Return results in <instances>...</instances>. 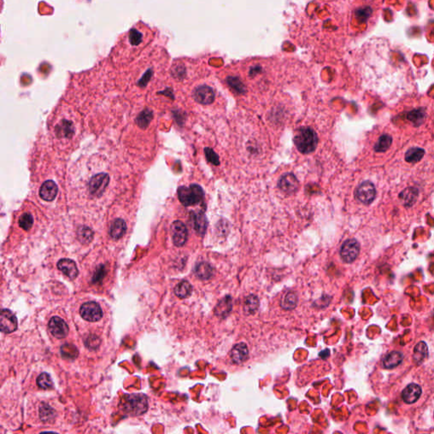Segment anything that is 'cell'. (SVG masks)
Instances as JSON below:
<instances>
[{"instance_id": "cell-1", "label": "cell", "mask_w": 434, "mask_h": 434, "mask_svg": "<svg viewBox=\"0 0 434 434\" xmlns=\"http://www.w3.org/2000/svg\"><path fill=\"white\" fill-rule=\"evenodd\" d=\"M143 26H137L132 28L128 32L127 35L124 37L122 40V45L124 49L122 50L125 57L129 56L132 58V55H135L141 52L143 47H145L151 39L152 33L147 28H143Z\"/></svg>"}, {"instance_id": "cell-2", "label": "cell", "mask_w": 434, "mask_h": 434, "mask_svg": "<svg viewBox=\"0 0 434 434\" xmlns=\"http://www.w3.org/2000/svg\"><path fill=\"white\" fill-rule=\"evenodd\" d=\"M121 409L130 416L143 415L148 410V398L143 393H129L124 395Z\"/></svg>"}, {"instance_id": "cell-3", "label": "cell", "mask_w": 434, "mask_h": 434, "mask_svg": "<svg viewBox=\"0 0 434 434\" xmlns=\"http://www.w3.org/2000/svg\"><path fill=\"white\" fill-rule=\"evenodd\" d=\"M294 143L299 151L302 154H310L315 151L318 137L316 132L310 127H302L298 130L294 137Z\"/></svg>"}, {"instance_id": "cell-4", "label": "cell", "mask_w": 434, "mask_h": 434, "mask_svg": "<svg viewBox=\"0 0 434 434\" xmlns=\"http://www.w3.org/2000/svg\"><path fill=\"white\" fill-rule=\"evenodd\" d=\"M178 198L184 206H192L200 203L204 197L202 187L198 184L190 185L189 187L181 186L177 190Z\"/></svg>"}, {"instance_id": "cell-5", "label": "cell", "mask_w": 434, "mask_h": 434, "mask_svg": "<svg viewBox=\"0 0 434 434\" xmlns=\"http://www.w3.org/2000/svg\"><path fill=\"white\" fill-rule=\"evenodd\" d=\"M360 254V244L356 239H348L343 244L340 250V256L345 263H352Z\"/></svg>"}, {"instance_id": "cell-6", "label": "cell", "mask_w": 434, "mask_h": 434, "mask_svg": "<svg viewBox=\"0 0 434 434\" xmlns=\"http://www.w3.org/2000/svg\"><path fill=\"white\" fill-rule=\"evenodd\" d=\"M80 314L84 320L90 322H99L103 317L101 307L94 301L84 303L80 308Z\"/></svg>"}, {"instance_id": "cell-7", "label": "cell", "mask_w": 434, "mask_h": 434, "mask_svg": "<svg viewBox=\"0 0 434 434\" xmlns=\"http://www.w3.org/2000/svg\"><path fill=\"white\" fill-rule=\"evenodd\" d=\"M376 188L371 181H363L355 191V198L364 204H370L376 197Z\"/></svg>"}, {"instance_id": "cell-8", "label": "cell", "mask_w": 434, "mask_h": 434, "mask_svg": "<svg viewBox=\"0 0 434 434\" xmlns=\"http://www.w3.org/2000/svg\"><path fill=\"white\" fill-rule=\"evenodd\" d=\"M110 176L107 173H99L93 176L88 183V189L92 195L100 196L107 187Z\"/></svg>"}, {"instance_id": "cell-9", "label": "cell", "mask_w": 434, "mask_h": 434, "mask_svg": "<svg viewBox=\"0 0 434 434\" xmlns=\"http://www.w3.org/2000/svg\"><path fill=\"white\" fill-rule=\"evenodd\" d=\"M18 327L17 316L12 311L5 309L0 315V329L5 333H14Z\"/></svg>"}, {"instance_id": "cell-10", "label": "cell", "mask_w": 434, "mask_h": 434, "mask_svg": "<svg viewBox=\"0 0 434 434\" xmlns=\"http://www.w3.org/2000/svg\"><path fill=\"white\" fill-rule=\"evenodd\" d=\"M49 329L55 338H65L68 335L69 333V327L63 319L60 318L58 316H55L50 319L49 322Z\"/></svg>"}, {"instance_id": "cell-11", "label": "cell", "mask_w": 434, "mask_h": 434, "mask_svg": "<svg viewBox=\"0 0 434 434\" xmlns=\"http://www.w3.org/2000/svg\"><path fill=\"white\" fill-rule=\"evenodd\" d=\"M171 234L174 245L177 247H181L186 244L187 240V229L186 226L180 221H176L171 225Z\"/></svg>"}, {"instance_id": "cell-12", "label": "cell", "mask_w": 434, "mask_h": 434, "mask_svg": "<svg viewBox=\"0 0 434 434\" xmlns=\"http://www.w3.org/2000/svg\"><path fill=\"white\" fill-rule=\"evenodd\" d=\"M193 99L201 105H210L214 100V92L209 86H198L193 91Z\"/></svg>"}, {"instance_id": "cell-13", "label": "cell", "mask_w": 434, "mask_h": 434, "mask_svg": "<svg viewBox=\"0 0 434 434\" xmlns=\"http://www.w3.org/2000/svg\"><path fill=\"white\" fill-rule=\"evenodd\" d=\"M278 187L283 192L292 194L299 189L300 184L296 176L293 173L284 174L278 181Z\"/></svg>"}, {"instance_id": "cell-14", "label": "cell", "mask_w": 434, "mask_h": 434, "mask_svg": "<svg viewBox=\"0 0 434 434\" xmlns=\"http://www.w3.org/2000/svg\"><path fill=\"white\" fill-rule=\"evenodd\" d=\"M249 358V349L245 343H240L235 345L231 351V359L237 365L245 363Z\"/></svg>"}, {"instance_id": "cell-15", "label": "cell", "mask_w": 434, "mask_h": 434, "mask_svg": "<svg viewBox=\"0 0 434 434\" xmlns=\"http://www.w3.org/2000/svg\"><path fill=\"white\" fill-rule=\"evenodd\" d=\"M421 393L420 386L415 383H410L402 392V398L406 404H413L418 400Z\"/></svg>"}, {"instance_id": "cell-16", "label": "cell", "mask_w": 434, "mask_h": 434, "mask_svg": "<svg viewBox=\"0 0 434 434\" xmlns=\"http://www.w3.org/2000/svg\"><path fill=\"white\" fill-rule=\"evenodd\" d=\"M58 269L63 272L64 274L71 278L75 279L78 276V269L74 261L70 259H62L57 264Z\"/></svg>"}, {"instance_id": "cell-17", "label": "cell", "mask_w": 434, "mask_h": 434, "mask_svg": "<svg viewBox=\"0 0 434 434\" xmlns=\"http://www.w3.org/2000/svg\"><path fill=\"white\" fill-rule=\"evenodd\" d=\"M58 192V187L55 184V181H46L42 185L39 194L44 200L52 201L55 199Z\"/></svg>"}, {"instance_id": "cell-18", "label": "cell", "mask_w": 434, "mask_h": 434, "mask_svg": "<svg viewBox=\"0 0 434 434\" xmlns=\"http://www.w3.org/2000/svg\"><path fill=\"white\" fill-rule=\"evenodd\" d=\"M192 222L193 228L198 235L203 236L207 229V219L205 214L202 212L193 213L192 214Z\"/></svg>"}, {"instance_id": "cell-19", "label": "cell", "mask_w": 434, "mask_h": 434, "mask_svg": "<svg viewBox=\"0 0 434 434\" xmlns=\"http://www.w3.org/2000/svg\"><path fill=\"white\" fill-rule=\"evenodd\" d=\"M194 274L201 280H207L214 274V268L207 262H200L194 268Z\"/></svg>"}, {"instance_id": "cell-20", "label": "cell", "mask_w": 434, "mask_h": 434, "mask_svg": "<svg viewBox=\"0 0 434 434\" xmlns=\"http://www.w3.org/2000/svg\"><path fill=\"white\" fill-rule=\"evenodd\" d=\"M233 308V302L230 296H227L221 300L214 308V314L220 317H226L230 313Z\"/></svg>"}, {"instance_id": "cell-21", "label": "cell", "mask_w": 434, "mask_h": 434, "mask_svg": "<svg viewBox=\"0 0 434 434\" xmlns=\"http://www.w3.org/2000/svg\"><path fill=\"white\" fill-rule=\"evenodd\" d=\"M126 231H127V224L121 219H116L110 226V234L112 239H121Z\"/></svg>"}, {"instance_id": "cell-22", "label": "cell", "mask_w": 434, "mask_h": 434, "mask_svg": "<svg viewBox=\"0 0 434 434\" xmlns=\"http://www.w3.org/2000/svg\"><path fill=\"white\" fill-rule=\"evenodd\" d=\"M298 295L294 291H289L284 294L281 301V306L287 311H291L298 305Z\"/></svg>"}, {"instance_id": "cell-23", "label": "cell", "mask_w": 434, "mask_h": 434, "mask_svg": "<svg viewBox=\"0 0 434 434\" xmlns=\"http://www.w3.org/2000/svg\"><path fill=\"white\" fill-rule=\"evenodd\" d=\"M259 306H260V301L258 297L251 294L245 299L244 311L246 315H253L258 310Z\"/></svg>"}, {"instance_id": "cell-24", "label": "cell", "mask_w": 434, "mask_h": 434, "mask_svg": "<svg viewBox=\"0 0 434 434\" xmlns=\"http://www.w3.org/2000/svg\"><path fill=\"white\" fill-rule=\"evenodd\" d=\"M74 132V127L69 121H62L56 127V134L59 138H71Z\"/></svg>"}, {"instance_id": "cell-25", "label": "cell", "mask_w": 434, "mask_h": 434, "mask_svg": "<svg viewBox=\"0 0 434 434\" xmlns=\"http://www.w3.org/2000/svg\"><path fill=\"white\" fill-rule=\"evenodd\" d=\"M402 360H403V355L401 353L397 351L391 352L383 360V365L385 368H394L402 362Z\"/></svg>"}, {"instance_id": "cell-26", "label": "cell", "mask_w": 434, "mask_h": 434, "mask_svg": "<svg viewBox=\"0 0 434 434\" xmlns=\"http://www.w3.org/2000/svg\"><path fill=\"white\" fill-rule=\"evenodd\" d=\"M192 287L187 281H181L174 289V293L180 299H186L192 294Z\"/></svg>"}, {"instance_id": "cell-27", "label": "cell", "mask_w": 434, "mask_h": 434, "mask_svg": "<svg viewBox=\"0 0 434 434\" xmlns=\"http://www.w3.org/2000/svg\"><path fill=\"white\" fill-rule=\"evenodd\" d=\"M425 154L422 148H409V150L405 154V160L407 162L415 163L420 161V159H422Z\"/></svg>"}, {"instance_id": "cell-28", "label": "cell", "mask_w": 434, "mask_h": 434, "mask_svg": "<svg viewBox=\"0 0 434 434\" xmlns=\"http://www.w3.org/2000/svg\"><path fill=\"white\" fill-rule=\"evenodd\" d=\"M426 356H427V346H426V344L424 342H420L419 344L415 345V349H414L413 359H414L415 362L419 364Z\"/></svg>"}, {"instance_id": "cell-29", "label": "cell", "mask_w": 434, "mask_h": 434, "mask_svg": "<svg viewBox=\"0 0 434 434\" xmlns=\"http://www.w3.org/2000/svg\"><path fill=\"white\" fill-rule=\"evenodd\" d=\"M392 142H393V139H392L391 136L387 134L382 135L375 145V150L376 152H380V153L386 152L390 147Z\"/></svg>"}, {"instance_id": "cell-30", "label": "cell", "mask_w": 434, "mask_h": 434, "mask_svg": "<svg viewBox=\"0 0 434 434\" xmlns=\"http://www.w3.org/2000/svg\"><path fill=\"white\" fill-rule=\"evenodd\" d=\"M39 415L44 422H49L55 419V410L49 404L43 403L39 408Z\"/></svg>"}, {"instance_id": "cell-31", "label": "cell", "mask_w": 434, "mask_h": 434, "mask_svg": "<svg viewBox=\"0 0 434 434\" xmlns=\"http://www.w3.org/2000/svg\"><path fill=\"white\" fill-rule=\"evenodd\" d=\"M77 238L83 245H88L94 239V233L88 227H82L78 229Z\"/></svg>"}, {"instance_id": "cell-32", "label": "cell", "mask_w": 434, "mask_h": 434, "mask_svg": "<svg viewBox=\"0 0 434 434\" xmlns=\"http://www.w3.org/2000/svg\"><path fill=\"white\" fill-rule=\"evenodd\" d=\"M152 118H153V112L151 110H145L139 114V116L136 120V122L141 128H146L148 127V124L150 123Z\"/></svg>"}, {"instance_id": "cell-33", "label": "cell", "mask_w": 434, "mask_h": 434, "mask_svg": "<svg viewBox=\"0 0 434 434\" xmlns=\"http://www.w3.org/2000/svg\"><path fill=\"white\" fill-rule=\"evenodd\" d=\"M37 384L43 389H51L54 387L52 379L48 373H42L37 379Z\"/></svg>"}, {"instance_id": "cell-34", "label": "cell", "mask_w": 434, "mask_h": 434, "mask_svg": "<svg viewBox=\"0 0 434 434\" xmlns=\"http://www.w3.org/2000/svg\"><path fill=\"white\" fill-rule=\"evenodd\" d=\"M61 351L65 358L75 359L78 355V350L72 344H64L63 346L61 347Z\"/></svg>"}, {"instance_id": "cell-35", "label": "cell", "mask_w": 434, "mask_h": 434, "mask_svg": "<svg viewBox=\"0 0 434 434\" xmlns=\"http://www.w3.org/2000/svg\"><path fill=\"white\" fill-rule=\"evenodd\" d=\"M19 225L20 227H21L23 230H25V231L30 230L31 228H32L33 225V215L29 214V213H25V214H22L21 218H20Z\"/></svg>"}, {"instance_id": "cell-36", "label": "cell", "mask_w": 434, "mask_h": 434, "mask_svg": "<svg viewBox=\"0 0 434 434\" xmlns=\"http://www.w3.org/2000/svg\"><path fill=\"white\" fill-rule=\"evenodd\" d=\"M100 344H101V340L98 336L91 334V335L88 336V338H86V347L90 350H95V349H98Z\"/></svg>"}, {"instance_id": "cell-37", "label": "cell", "mask_w": 434, "mask_h": 434, "mask_svg": "<svg viewBox=\"0 0 434 434\" xmlns=\"http://www.w3.org/2000/svg\"><path fill=\"white\" fill-rule=\"evenodd\" d=\"M228 81L229 85L231 86L232 88H234V90L237 91L238 93H240V94L245 93V87L238 77H229Z\"/></svg>"}, {"instance_id": "cell-38", "label": "cell", "mask_w": 434, "mask_h": 434, "mask_svg": "<svg viewBox=\"0 0 434 434\" xmlns=\"http://www.w3.org/2000/svg\"><path fill=\"white\" fill-rule=\"evenodd\" d=\"M204 154H205V157H206L207 160L209 162L212 163V164H214L215 165H218L220 164L219 156L217 155L216 153L212 148H204Z\"/></svg>"}, {"instance_id": "cell-39", "label": "cell", "mask_w": 434, "mask_h": 434, "mask_svg": "<svg viewBox=\"0 0 434 434\" xmlns=\"http://www.w3.org/2000/svg\"><path fill=\"white\" fill-rule=\"evenodd\" d=\"M330 351L328 349H325L323 351L321 352V354H320V356L321 357L323 358V359H326V358L329 355Z\"/></svg>"}, {"instance_id": "cell-40", "label": "cell", "mask_w": 434, "mask_h": 434, "mask_svg": "<svg viewBox=\"0 0 434 434\" xmlns=\"http://www.w3.org/2000/svg\"><path fill=\"white\" fill-rule=\"evenodd\" d=\"M323 2H327V3H329V2H334V1H338V0H322Z\"/></svg>"}]
</instances>
